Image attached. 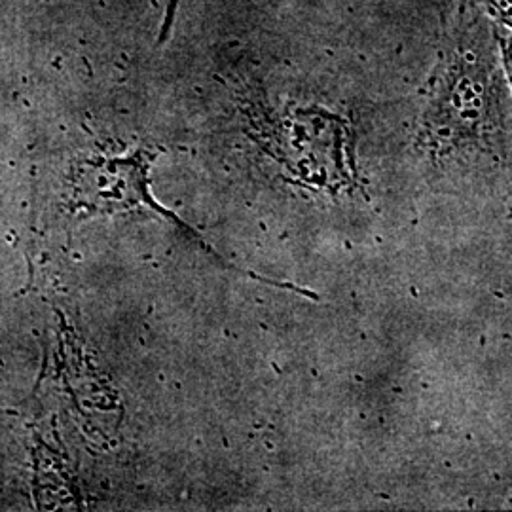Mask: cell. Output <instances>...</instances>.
I'll return each mask as SVG.
<instances>
[{
	"mask_svg": "<svg viewBox=\"0 0 512 512\" xmlns=\"http://www.w3.org/2000/svg\"><path fill=\"white\" fill-rule=\"evenodd\" d=\"M76 209L118 211L148 203L147 164L141 154L128 160H93L74 171Z\"/></svg>",
	"mask_w": 512,
	"mask_h": 512,
	"instance_id": "1",
	"label": "cell"
}]
</instances>
